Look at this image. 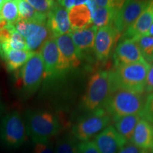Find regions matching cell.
<instances>
[{"label": "cell", "instance_id": "obj_14", "mask_svg": "<svg viewBox=\"0 0 153 153\" xmlns=\"http://www.w3.org/2000/svg\"><path fill=\"white\" fill-rule=\"evenodd\" d=\"M115 67L128 65L143 60V57L137 43L133 39L121 40L114 53Z\"/></svg>", "mask_w": 153, "mask_h": 153}, {"label": "cell", "instance_id": "obj_8", "mask_svg": "<svg viewBox=\"0 0 153 153\" xmlns=\"http://www.w3.org/2000/svg\"><path fill=\"white\" fill-rule=\"evenodd\" d=\"M59 51L57 76H60L77 68L81 62L77 51L70 33L55 38Z\"/></svg>", "mask_w": 153, "mask_h": 153}, {"label": "cell", "instance_id": "obj_6", "mask_svg": "<svg viewBox=\"0 0 153 153\" xmlns=\"http://www.w3.org/2000/svg\"><path fill=\"white\" fill-rule=\"evenodd\" d=\"M27 139L24 120L17 111L10 112L0 123V144L9 150L20 148Z\"/></svg>", "mask_w": 153, "mask_h": 153}, {"label": "cell", "instance_id": "obj_11", "mask_svg": "<svg viewBox=\"0 0 153 153\" xmlns=\"http://www.w3.org/2000/svg\"><path fill=\"white\" fill-rule=\"evenodd\" d=\"M120 36L112 24L98 29L94 47V53L97 60L101 62L108 60Z\"/></svg>", "mask_w": 153, "mask_h": 153}, {"label": "cell", "instance_id": "obj_3", "mask_svg": "<svg viewBox=\"0 0 153 153\" xmlns=\"http://www.w3.org/2000/svg\"><path fill=\"white\" fill-rule=\"evenodd\" d=\"M146 99L143 93L117 89L111 93L103 108L113 120L129 115H140L144 108Z\"/></svg>", "mask_w": 153, "mask_h": 153}, {"label": "cell", "instance_id": "obj_30", "mask_svg": "<svg viewBox=\"0 0 153 153\" xmlns=\"http://www.w3.org/2000/svg\"><path fill=\"white\" fill-rule=\"evenodd\" d=\"M78 153H100L94 140L78 143Z\"/></svg>", "mask_w": 153, "mask_h": 153}, {"label": "cell", "instance_id": "obj_16", "mask_svg": "<svg viewBox=\"0 0 153 153\" xmlns=\"http://www.w3.org/2000/svg\"><path fill=\"white\" fill-rule=\"evenodd\" d=\"M97 31L98 28L92 25L90 27L82 30H72L70 33L81 60L94 51Z\"/></svg>", "mask_w": 153, "mask_h": 153}, {"label": "cell", "instance_id": "obj_23", "mask_svg": "<svg viewBox=\"0 0 153 153\" xmlns=\"http://www.w3.org/2000/svg\"><path fill=\"white\" fill-rule=\"evenodd\" d=\"M118 10L115 8H98L92 14L93 24L97 28H101L112 24L116 12Z\"/></svg>", "mask_w": 153, "mask_h": 153}, {"label": "cell", "instance_id": "obj_2", "mask_svg": "<svg viewBox=\"0 0 153 153\" xmlns=\"http://www.w3.org/2000/svg\"><path fill=\"white\" fill-rule=\"evenodd\" d=\"M150 68V65L144 60L115 67L114 70L109 71L111 92L122 89L144 93L145 82Z\"/></svg>", "mask_w": 153, "mask_h": 153}, {"label": "cell", "instance_id": "obj_10", "mask_svg": "<svg viewBox=\"0 0 153 153\" xmlns=\"http://www.w3.org/2000/svg\"><path fill=\"white\" fill-rule=\"evenodd\" d=\"M14 27L25 38L28 51L31 52L36 53L48 39L52 38L46 24L17 21Z\"/></svg>", "mask_w": 153, "mask_h": 153}, {"label": "cell", "instance_id": "obj_24", "mask_svg": "<svg viewBox=\"0 0 153 153\" xmlns=\"http://www.w3.org/2000/svg\"><path fill=\"white\" fill-rule=\"evenodd\" d=\"M134 41L138 46L143 59L148 65L153 63V37L150 36H143Z\"/></svg>", "mask_w": 153, "mask_h": 153}, {"label": "cell", "instance_id": "obj_35", "mask_svg": "<svg viewBox=\"0 0 153 153\" xmlns=\"http://www.w3.org/2000/svg\"><path fill=\"white\" fill-rule=\"evenodd\" d=\"M147 35L153 37V23L152 24V25H151L150 29H149V31H148V34H147Z\"/></svg>", "mask_w": 153, "mask_h": 153}, {"label": "cell", "instance_id": "obj_32", "mask_svg": "<svg viewBox=\"0 0 153 153\" xmlns=\"http://www.w3.org/2000/svg\"><path fill=\"white\" fill-rule=\"evenodd\" d=\"M118 153H147V151L137 148L133 143L128 142L120 149Z\"/></svg>", "mask_w": 153, "mask_h": 153}, {"label": "cell", "instance_id": "obj_5", "mask_svg": "<svg viewBox=\"0 0 153 153\" xmlns=\"http://www.w3.org/2000/svg\"><path fill=\"white\" fill-rule=\"evenodd\" d=\"M44 63L40 52H36L17 72L16 87L21 94L28 98L35 94L44 79Z\"/></svg>", "mask_w": 153, "mask_h": 153}, {"label": "cell", "instance_id": "obj_25", "mask_svg": "<svg viewBox=\"0 0 153 153\" xmlns=\"http://www.w3.org/2000/svg\"><path fill=\"white\" fill-rule=\"evenodd\" d=\"M0 19L14 24L19 19L18 4L16 0H6L0 11Z\"/></svg>", "mask_w": 153, "mask_h": 153}, {"label": "cell", "instance_id": "obj_36", "mask_svg": "<svg viewBox=\"0 0 153 153\" xmlns=\"http://www.w3.org/2000/svg\"><path fill=\"white\" fill-rule=\"evenodd\" d=\"M4 3V1H3V0H0V11H1V7H2Z\"/></svg>", "mask_w": 153, "mask_h": 153}, {"label": "cell", "instance_id": "obj_18", "mask_svg": "<svg viewBox=\"0 0 153 153\" xmlns=\"http://www.w3.org/2000/svg\"><path fill=\"white\" fill-rule=\"evenodd\" d=\"M131 142L143 150H151L153 148V124L141 118L135 126Z\"/></svg>", "mask_w": 153, "mask_h": 153}, {"label": "cell", "instance_id": "obj_15", "mask_svg": "<svg viewBox=\"0 0 153 153\" xmlns=\"http://www.w3.org/2000/svg\"><path fill=\"white\" fill-rule=\"evenodd\" d=\"M40 53L44 63V79H50L56 77L59 51L55 38L48 39L42 45Z\"/></svg>", "mask_w": 153, "mask_h": 153}, {"label": "cell", "instance_id": "obj_33", "mask_svg": "<svg viewBox=\"0 0 153 153\" xmlns=\"http://www.w3.org/2000/svg\"><path fill=\"white\" fill-rule=\"evenodd\" d=\"M144 91L149 94L153 93V64L152 65V67H150L148 76H147Z\"/></svg>", "mask_w": 153, "mask_h": 153}, {"label": "cell", "instance_id": "obj_1", "mask_svg": "<svg viewBox=\"0 0 153 153\" xmlns=\"http://www.w3.org/2000/svg\"><path fill=\"white\" fill-rule=\"evenodd\" d=\"M24 118L27 135L34 143L48 142L62 129L58 117L49 111L28 109Z\"/></svg>", "mask_w": 153, "mask_h": 153}, {"label": "cell", "instance_id": "obj_28", "mask_svg": "<svg viewBox=\"0 0 153 153\" xmlns=\"http://www.w3.org/2000/svg\"><path fill=\"white\" fill-rule=\"evenodd\" d=\"M27 1L36 11L45 15L48 14L55 3V1L50 0H28Z\"/></svg>", "mask_w": 153, "mask_h": 153}, {"label": "cell", "instance_id": "obj_27", "mask_svg": "<svg viewBox=\"0 0 153 153\" xmlns=\"http://www.w3.org/2000/svg\"><path fill=\"white\" fill-rule=\"evenodd\" d=\"M9 48L13 51H28L25 38L15 29L9 42Z\"/></svg>", "mask_w": 153, "mask_h": 153}, {"label": "cell", "instance_id": "obj_20", "mask_svg": "<svg viewBox=\"0 0 153 153\" xmlns=\"http://www.w3.org/2000/svg\"><path fill=\"white\" fill-rule=\"evenodd\" d=\"M35 54L29 51H11L4 53L1 57L4 61L6 68L9 72H14L22 68Z\"/></svg>", "mask_w": 153, "mask_h": 153}, {"label": "cell", "instance_id": "obj_7", "mask_svg": "<svg viewBox=\"0 0 153 153\" xmlns=\"http://www.w3.org/2000/svg\"><path fill=\"white\" fill-rule=\"evenodd\" d=\"M112 118L104 108L88 113L72 128V135L81 142L89 141L108 127Z\"/></svg>", "mask_w": 153, "mask_h": 153}, {"label": "cell", "instance_id": "obj_22", "mask_svg": "<svg viewBox=\"0 0 153 153\" xmlns=\"http://www.w3.org/2000/svg\"><path fill=\"white\" fill-rule=\"evenodd\" d=\"M140 115H129L114 120L115 128L128 142L131 141L135 126L140 120Z\"/></svg>", "mask_w": 153, "mask_h": 153}, {"label": "cell", "instance_id": "obj_21", "mask_svg": "<svg viewBox=\"0 0 153 153\" xmlns=\"http://www.w3.org/2000/svg\"><path fill=\"white\" fill-rule=\"evenodd\" d=\"M19 9L18 21L36 23L40 24H46L48 15L41 14L28 2L27 0L17 1Z\"/></svg>", "mask_w": 153, "mask_h": 153}, {"label": "cell", "instance_id": "obj_34", "mask_svg": "<svg viewBox=\"0 0 153 153\" xmlns=\"http://www.w3.org/2000/svg\"><path fill=\"white\" fill-rule=\"evenodd\" d=\"M60 5L65 7L67 10H69L74 6L82 4H86L87 1H79V0H62V1H57Z\"/></svg>", "mask_w": 153, "mask_h": 153}, {"label": "cell", "instance_id": "obj_13", "mask_svg": "<svg viewBox=\"0 0 153 153\" xmlns=\"http://www.w3.org/2000/svg\"><path fill=\"white\" fill-rule=\"evenodd\" d=\"M94 142L100 153H118L128 143L113 126H108L96 135Z\"/></svg>", "mask_w": 153, "mask_h": 153}, {"label": "cell", "instance_id": "obj_12", "mask_svg": "<svg viewBox=\"0 0 153 153\" xmlns=\"http://www.w3.org/2000/svg\"><path fill=\"white\" fill-rule=\"evenodd\" d=\"M46 26L52 38H56L71 32L68 11L58 1H55L52 9L48 14Z\"/></svg>", "mask_w": 153, "mask_h": 153}, {"label": "cell", "instance_id": "obj_31", "mask_svg": "<svg viewBox=\"0 0 153 153\" xmlns=\"http://www.w3.org/2000/svg\"><path fill=\"white\" fill-rule=\"evenodd\" d=\"M33 153H55L53 143L51 140L45 143H35Z\"/></svg>", "mask_w": 153, "mask_h": 153}, {"label": "cell", "instance_id": "obj_17", "mask_svg": "<svg viewBox=\"0 0 153 153\" xmlns=\"http://www.w3.org/2000/svg\"><path fill=\"white\" fill-rule=\"evenodd\" d=\"M153 23V1H150L145 10L141 13L137 20L123 34L121 40H135L148 34Z\"/></svg>", "mask_w": 153, "mask_h": 153}, {"label": "cell", "instance_id": "obj_9", "mask_svg": "<svg viewBox=\"0 0 153 153\" xmlns=\"http://www.w3.org/2000/svg\"><path fill=\"white\" fill-rule=\"evenodd\" d=\"M150 1H125L116 11L112 25L120 34H123L135 23Z\"/></svg>", "mask_w": 153, "mask_h": 153}, {"label": "cell", "instance_id": "obj_37", "mask_svg": "<svg viewBox=\"0 0 153 153\" xmlns=\"http://www.w3.org/2000/svg\"><path fill=\"white\" fill-rule=\"evenodd\" d=\"M1 111H2V105H1V100H0V114H1Z\"/></svg>", "mask_w": 153, "mask_h": 153}, {"label": "cell", "instance_id": "obj_29", "mask_svg": "<svg viewBox=\"0 0 153 153\" xmlns=\"http://www.w3.org/2000/svg\"><path fill=\"white\" fill-rule=\"evenodd\" d=\"M140 117L153 124V93L147 97L144 108L140 114Z\"/></svg>", "mask_w": 153, "mask_h": 153}, {"label": "cell", "instance_id": "obj_26", "mask_svg": "<svg viewBox=\"0 0 153 153\" xmlns=\"http://www.w3.org/2000/svg\"><path fill=\"white\" fill-rule=\"evenodd\" d=\"M55 153H78V143L72 135H67L57 141Z\"/></svg>", "mask_w": 153, "mask_h": 153}, {"label": "cell", "instance_id": "obj_38", "mask_svg": "<svg viewBox=\"0 0 153 153\" xmlns=\"http://www.w3.org/2000/svg\"><path fill=\"white\" fill-rule=\"evenodd\" d=\"M149 153H153V148L151 149V150H150V152Z\"/></svg>", "mask_w": 153, "mask_h": 153}, {"label": "cell", "instance_id": "obj_19", "mask_svg": "<svg viewBox=\"0 0 153 153\" xmlns=\"http://www.w3.org/2000/svg\"><path fill=\"white\" fill-rule=\"evenodd\" d=\"M68 11L72 30H82L94 25L92 15L87 4L74 6Z\"/></svg>", "mask_w": 153, "mask_h": 153}, {"label": "cell", "instance_id": "obj_4", "mask_svg": "<svg viewBox=\"0 0 153 153\" xmlns=\"http://www.w3.org/2000/svg\"><path fill=\"white\" fill-rule=\"evenodd\" d=\"M111 93L109 72L98 71L93 74L87 83L85 95L82 99V107L90 113L103 108Z\"/></svg>", "mask_w": 153, "mask_h": 153}]
</instances>
